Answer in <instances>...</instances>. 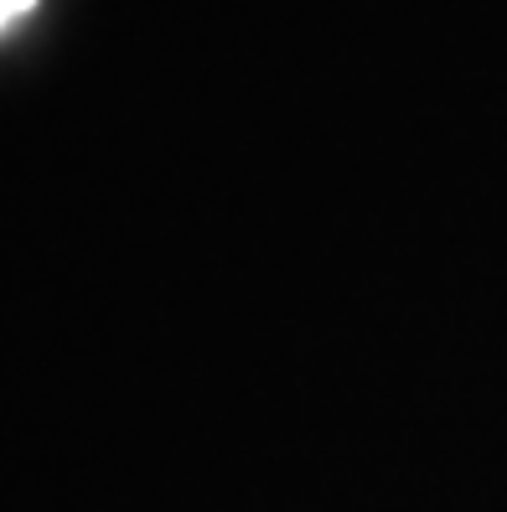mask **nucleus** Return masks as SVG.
Instances as JSON below:
<instances>
[{"instance_id":"nucleus-1","label":"nucleus","mask_w":507,"mask_h":512,"mask_svg":"<svg viewBox=\"0 0 507 512\" xmlns=\"http://www.w3.org/2000/svg\"><path fill=\"white\" fill-rule=\"evenodd\" d=\"M32 6L37 0H0V32H11L21 16H32Z\"/></svg>"}]
</instances>
